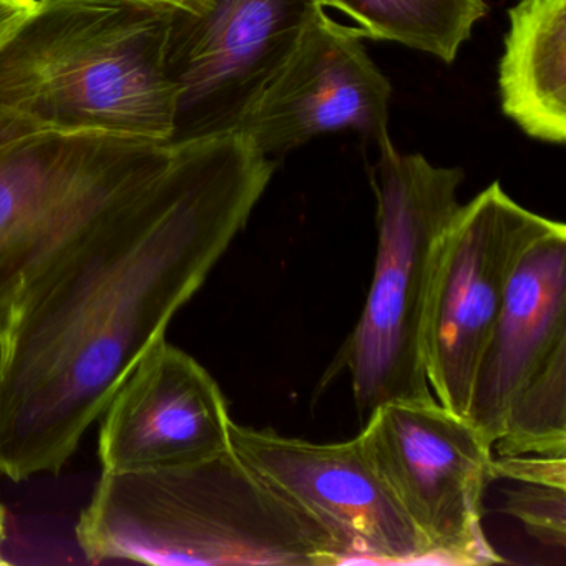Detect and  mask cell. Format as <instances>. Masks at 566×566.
I'll list each match as a JSON object with an SVG mask.
<instances>
[{"mask_svg": "<svg viewBox=\"0 0 566 566\" xmlns=\"http://www.w3.org/2000/svg\"><path fill=\"white\" fill-rule=\"evenodd\" d=\"M276 164L241 134L175 144L164 170L62 244L0 334V473H59L247 227Z\"/></svg>", "mask_w": 566, "mask_h": 566, "instance_id": "cell-1", "label": "cell"}, {"mask_svg": "<svg viewBox=\"0 0 566 566\" xmlns=\"http://www.w3.org/2000/svg\"><path fill=\"white\" fill-rule=\"evenodd\" d=\"M75 533L97 563L353 565L329 530L271 489L231 446L180 465L104 470Z\"/></svg>", "mask_w": 566, "mask_h": 566, "instance_id": "cell-2", "label": "cell"}, {"mask_svg": "<svg viewBox=\"0 0 566 566\" xmlns=\"http://www.w3.org/2000/svg\"><path fill=\"white\" fill-rule=\"evenodd\" d=\"M170 12L39 0L0 48V144L35 134H107L171 144L165 69Z\"/></svg>", "mask_w": 566, "mask_h": 566, "instance_id": "cell-3", "label": "cell"}, {"mask_svg": "<svg viewBox=\"0 0 566 566\" xmlns=\"http://www.w3.org/2000/svg\"><path fill=\"white\" fill-rule=\"evenodd\" d=\"M374 178L377 251L366 304L340 366L349 373L360 426L384 403L433 399L423 326L440 244L459 211L460 168L379 145Z\"/></svg>", "mask_w": 566, "mask_h": 566, "instance_id": "cell-4", "label": "cell"}, {"mask_svg": "<svg viewBox=\"0 0 566 566\" xmlns=\"http://www.w3.org/2000/svg\"><path fill=\"white\" fill-rule=\"evenodd\" d=\"M171 154V144L107 134H35L0 144V334L45 260L157 177Z\"/></svg>", "mask_w": 566, "mask_h": 566, "instance_id": "cell-5", "label": "cell"}, {"mask_svg": "<svg viewBox=\"0 0 566 566\" xmlns=\"http://www.w3.org/2000/svg\"><path fill=\"white\" fill-rule=\"evenodd\" d=\"M321 12V0H187L171 12V145L237 134Z\"/></svg>", "mask_w": 566, "mask_h": 566, "instance_id": "cell-6", "label": "cell"}, {"mask_svg": "<svg viewBox=\"0 0 566 566\" xmlns=\"http://www.w3.org/2000/svg\"><path fill=\"white\" fill-rule=\"evenodd\" d=\"M359 439L436 565L503 563L482 523L493 450L469 420L436 397L396 400L367 417Z\"/></svg>", "mask_w": 566, "mask_h": 566, "instance_id": "cell-7", "label": "cell"}, {"mask_svg": "<svg viewBox=\"0 0 566 566\" xmlns=\"http://www.w3.org/2000/svg\"><path fill=\"white\" fill-rule=\"evenodd\" d=\"M556 223L520 207L499 181L460 205L440 244L423 326L427 379L443 409L465 419L513 271Z\"/></svg>", "mask_w": 566, "mask_h": 566, "instance_id": "cell-8", "label": "cell"}, {"mask_svg": "<svg viewBox=\"0 0 566 566\" xmlns=\"http://www.w3.org/2000/svg\"><path fill=\"white\" fill-rule=\"evenodd\" d=\"M230 443L271 489L329 530L353 565H436L359 436L314 443L233 420Z\"/></svg>", "mask_w": 566, "mask_h": 566, "instance_id": "cell-9", "label": "cell"}, {"mask_svg": "<svg viewBox=\"0 0 566 566\" xmlns=\"http://www.w3.org/2000/svg\"><path fill=\"white\" fill-rule=\"evenodd\" d=\"M360 41L356 29L321 12L237 134L270 158L336 130L379 147L389 138L392 87Z\"/></svg>", "mask_w": 566, "mask_h": 566, "instance_id": "cell-10", "label": "cell"}, {"mask_svg": "<svg viewBox=\"0 0 566 566\" xmlns=\"http://www.w3.org/2000/svg\"><path fill=\"white\" fill-rule=\"evenodd\" d=\"M98 419L108 472L180 465L231 446L233 420L217 380L167 339L138 360Z\"/></svg>", "mask_w": 566, "mask_h": 566, "instance_id": "cell-11", "label": "cell"}, {"mask_svg": "<svg viewBox=\"0 0 566 566\" xmlns=\"http://www.w3.org/2000/svg\"><path fill=\"white\" fill-rule=\"evenodd\" d=\"M566 347V227L520 258L473 380L465 420L493 447L522 387Z\"/></svg>", "mask_w": 566, "mask_h": 566, "instance_id": "cell-12", "label": "cell"}, {"mask_svg": "<svg viewBox=\"0 0 566 566\" xmlns=\"http://www.w3.org/2000/svg\"><path fill=\"white\" fill-rule=\"evenodd\" d=\"M502 111L528 137L566 140V0H518L499 67Z\"/></svg>", "mask_w": 566, "mask_h": 566, "instance_id": "cell-13", "label": "cell"}, {"mask_svg": "<svg viewBox=\"0 0 566 566\" xmlns=\"http://www.w3.org/2000/svg\"><path fill=\"white\" fill-rule=\"evenodd\" d=\"M363 39L396 42L450 64L489 12L485 0H321Z\"/></svg>", "mask_w": 566, "mask_h": 566, "instance_id": "cell-14", "label": "cell"}, {"mask_svg": "<svg viewBox=\"0 0 566 566\" xmlns=\"http://www.w3.org/2000/svg\"><path fill=\"white\" fill-rule=\"evenodd\" d=\"M492 450L499 457H566V347L516 394Z\"/></svg>", "mask_w": 566, "mask_h": 566, "instance_id": "cell-15", "label": "cell"}, {"mask_svg": "<svg viewBox=\"0 0 566 566\" xmlns=\"http://www.w3.org/2000/svg\"><path fill=\"white\" fill-rule=\"evenodd\" d=\"M518 489L505 490L503 512L515 516L530 535L548 546L565 548L566 489L518 483Z\"/></svg>", "mask_w": 566, "mask_h": 566, "instance_id": "cell-16", "label": "cell"}, {"mask_svg": "<svg viewBox=\"0 0 566 566\" xmlns=\"http://www.w3.org/2000/svg\"><path fill=\"white\" fill-rule=\"evenodd\" d=\"M490 472L492 482L513 480L516 483H542L566 489V457L493 455Z\"/></svg>", "mask_w": 566, "mask_h": 566, "instance_id": "cell-17", "label": "cell"}, {"mask_svg": "<svg viewBox=\"0 0 566 566\" xmlns=\"http://www.w3.org/2000/svg\"><path fill=\"white\" fill-rule=\"evenodd\" d=\"M39 0H0V48L38 11Z\"/></svg>", "mask_w": 566, "mask_h": 566, "instance_id": "cell-18", "label": "cell"}, {"mask_svg": "<svg viewBox=\"0 0 566 566\" xmlns=\"http://www.w3.org/2000/svg\"><path fill=\"white\" fill-rule=\"evenodd\" d=\"M88 2H105V4L134 6V8L150 9V11L174 12L180 9L187 0H88Z\"/></svg>", "mask_w": 566, "mask_h": 566, "instance_id": "cell-19", "label": "cell"}, {"mask_svg": "<svg viewBox=\"0 0 566 566\" xmlns=\"http://www.w3.org/2000/svg\"><path fill=\"white\" fill-rule=\"evenodd\" d=\"M6 526H8V515H6L4 506L0 503V565H8L4 553H2V545L6 539Z\"/></svg>", "mask_w": 566, "mask_h": 566, "instance_id": "cell-20", "label": "cell"}, {"mask_svg": "<svg viewBox=\"0 0 566 566\" xmlns=\"http://www.w3.org/2000/svg\"><path fill=\"white\" fill-rule=\"evenodd\" d=\"M0 354H2V344H0Z\"/></svg>", "mask_w": 566, "mask_h": 566, "instance_id": "cell-21", "label": "cell"}]
</instances>
